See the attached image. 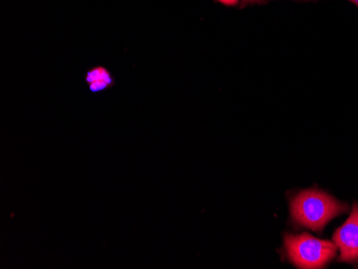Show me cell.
<instances>
[{
    "label": "cell",
    "instance_id": "6da1fadb",
    "mask_svg": "<svg viewBox=\"0 0 358 269\" xmlns=\"http://www.w3.org/2000/svg\"><path fill=\"white\" fill-rule=\"evenodd\" d=\"M289 208L295 224L321 233L329 221L347 212L349 205L319 189H309L292 198Z\"/></svg>",
    "mask_w": 358,
    "mask_h": 269
},
{
    "label": "cell",
    "instance_id": "277c9868",
    "mask_svg": "<svg viewBox=\"0 0 358 269\" xmlns=\"http://www.w3.org/2000/svg\"><path fill=\"white\" fill-rule=\"evenodd\" d=\"M86 82L90 84L92 92H99L110 87L114 83L110 71L103 67H96L86 74Z\"/></svg>",
    "mask_w": 358,
    "mask_h": 269
},
{
    "label": "cell",
    "instance_id": "5b68a950",
    "mask_svg": "<svg viewBox=\"0 0 358 269\" xmlns=\"http://www.w3.org/2000/svg\"><path fill=\"white\" fill-rule=\"evenodd\" d=\"M218 1L227 6H235L238 3V0H218Z\"/></svg>",
    "mask_w": 358,
    "mask_h": 269
},
{
    "label": "cell",
    "instance_id": "3957f363",
    "mask_svg": "<svg viewBox=\"0 0 358 269\" xmlns=\"http://www.w3.org/2000/svg\"><path fill=\"white\" fill-rule=\"evenodd\" d=\"M333 242L340 251L338 262L358 263V203H354L348 220L334 233Z\"/></svg>",
    "mask_w": 358,
    "mask_h": 269
},
{
    "label": "cell",
    "instance_id": "7a4b0ae2",
    "mask_svg": "<svg viewBox=\"0 0 358 269\" xmlns=\"http://www.w3.org/2000/svg\"><path fill=\"white\" fill-rule=\"evenodd\" d=\"M285 248L292 264L301 269H319L327 266L337 254L335 242L319 240L313 235L287 234Z\"/></svg>",
    "mask_w": 358,
    "mask_h": 269
},
{
    "label": "cell",
    "instance_id": "8992f818",
    "mask_svg": "<svg viewBox=\"0 0 358 269\" xmlns=\"http://www.w3.org/2000/svg\"><path fill=\"white\" fill-rule=\"evenodd\" d=\"M243 3H257L259 0H243Z\"/></svg>",
    "mask_w": 358,
    "mask_h": 269
},
{
    "label": "cell",
    "instance_id": "52a82bcc",
    "mask_svg": "<svg viewBox=\"0 0 358 269\" xmlns=\"http://www.w3.org/2000/svg\"><path fill=\"white\" fill-rule=\"evenodd\" d=\"M352 3H355L356 6H358V0H350Z\"/></svg>",
    "mask_w": 358,
    "mask_h": 269
}]
</instances>
